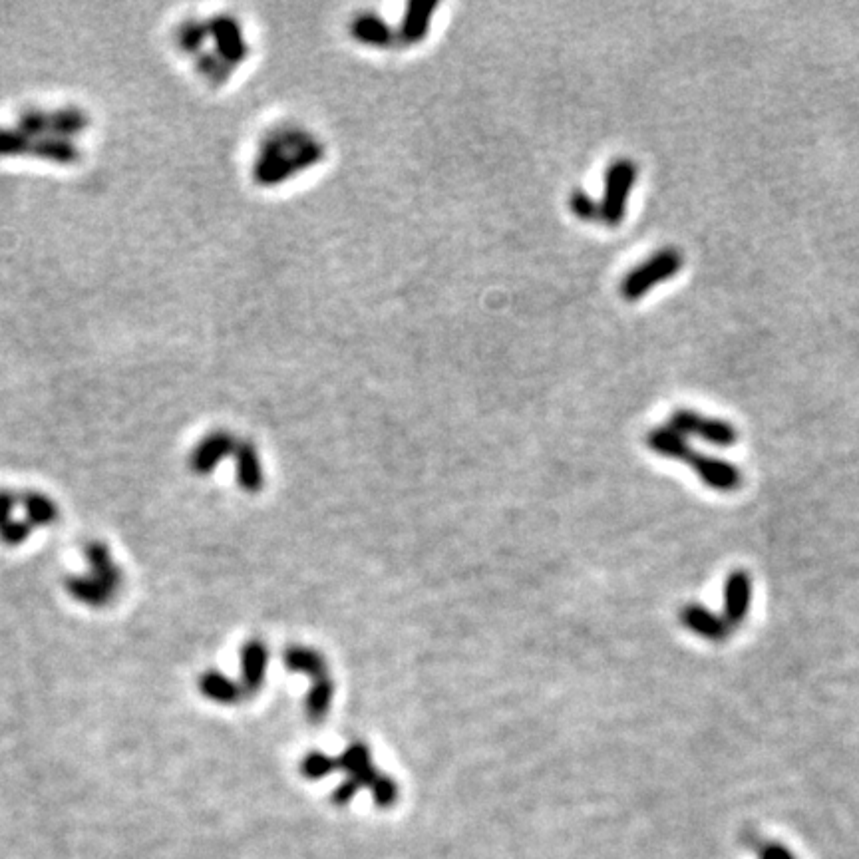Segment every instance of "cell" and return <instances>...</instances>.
<instances>
[{
    "label": "cell",
    "mask_w": 859,
    "mask_h": 859,
    "mask_svg": "<svg viewBox=\"0 0 859 859\" xmlns=\"http://www.w3.org/2000/svg\"><path fill=\"white\" fill-rule=\"evenodd\" d=\"M173 50L205 86L223 88L253 54L251 32L231 12L187 14L173 26Z\"/></svg>",
    "instance_id": "cell-1"
},
{
    "label": "cell",
    "mask_w": 859,
    "mask_h": 859,
    "mask_svg": "<svg viewBox=\"0 0 859 859\" xmlns=\"http://www.w3.org/2000/svg\"><path fill=\"white\" fill-rule=\"evenodd\" d=\"M325 144L305 126L281 122L267 126L251 146L247 170L261 189L279 187L325 158Z\"/></svg>",
    "instance_id": "cell-2"
},
{
    "label": "cell",
    "mask_w": 859,
    "mask_h": 859,
    "mask_svg": "<svg viewBox=\"0 0 859 859\" xmlns=\"http://www.w3.org/2000/svg\"><path fill=\"white\" fill-rule=\"evenodd\" d=\"M683 267V253L675 247H665L633 267L621 281V295L627 301H639L657 285L673 279Z\"/></svg>",
    "instance_id": "cell-3"
},
{
    "label": "cell",
    "mask_w": 859,
    "mask_h": 859,
    "mask_svg": "<svg viewBox=\"0 0 859 859\" xmlns=\"http://www.w3.org/2000/svg\"><path fill=\"white\" fill-rule=\"evenodd\" d=\"M337 770H344L352 784L368 786L372 790L374 802L378 806H390L396 800L398 788L392 778L380 774L370 758V750L362 742H352L346 746L343 756L335 758Z\"/></svg>",
    "instance_id": "cell-4"
},
{
    "label": "cell",
    "mask_w": 859,
    "mask_h": 859,
    "mask_svg": "<svg viewBox=\"0 0 859 859\" xmlns=\"http://www.w3.org/2000/svg\"><path fill=\"white\" fill-rule=\"evenodd\" d=\"M637 181V166L629 158H619L609 164L603 175V197L601 205V221L609 227H617L625 221L629 197L633 185Z\"/></svg>",
    "instance_id": "cell-5"
},
{
    "label": "cell",
    "mask_w": 859,
    "mask_h": 859,
    "mask_svg": "<svg viewBox=\"0 0 859 859\" xmlns=\"http://www.w3.org/2000/svg\"><path fill=\"white\" fill-rule=\"evenodd\" d=\"M669 426L683 436H696L712 446L728 448L738 442V430L726 420L704 416L690 408H679L671 414Z\"/></svg>",
    "instance_id": "cell-6"
},
{
    "label": "cell",
    "mask_w": 859,
    "mask_h": 859,
    "mask_svg": "<svg viewBox=\"0 0 859 859\" xmlns=\"http://www.w3.org/2000/svg\"><path fill=\"white\" fill-rule=\"evenodd\" d=\"M685 464H688L696 476L700 478V482L712 490L718 492H734L740 488L742 484V474L740 470L720 458L714 456H706V454H698V452H690Z\"/></svg>",
    "instance_id": "cell-7"
},
{
    "label": "cell",
    "mask_w": 859,
    "mask_h": 859,
    "mask_svg": "<svg viewBox=\"0 0 859 859\" xmlns=\"http://www.w3.org/2000/svg\"><path fill=\"white\" fill-rule=\"evenodd\" d=\"M237 444L239 442L229 432H213L205 436L189 456L191 470L201 476L213 472L223 458L235 454Z\"/></svg>",
    "instance_id": "cell-8"
},
{
    "label": "cell",
    "mask_w": 859,
    "mask_h": 859,
    "mask_svg": "<svg viewBox=\"0 0 859 859\" xmlns=\"http://www.w3.org/2000/svg\"><path fill=\"white\" fill-rule=\"evenodd\" d=\"M752 605V577L738 569L732 571L724 583V619L734 629L750 613Z\"/></svg>",
    "instance_id": "cell-9"
},
{
    "label": "cell",
    "mask_w": 859,
    "mask_h": 859,
    "mask_svg": "<svg viewBox=\"0 0 859 859\" xmlns=\"http://www.w3.org/2000/svg\"><path fill=\"white\" fill-rule=\"evenodd\" d=\"M350 36L366 46L376 48H390L398 42V32L390 26L388 20H384L380 14L374 12H362L348 24Z\"/></svg>",
    "instance_id": "cell-10"
},
{
    "label": "cell",
    "mask_w": 859,
    "mask_h": 859,
    "mask_svg": "<svg viewBox=\"0 0 859 859\" xmlns=\"http://www.w3.org/2000/svg\"><path fill=\"white\" fill-rule=\"evenodd\" d=\"M436 10H438L436 0H410L398 28V40L402 44L422 42L430 32Z\"/></svg>",
    "instance_id": "cell-11"
},
{
    "label": "cell",
    "mask_w": 859,
    "mask_h": 859,
    "mask_svg": "<svg viewBox=\"0 0 859 859\" xmlns=\"http://www.w3.org/2000/svg\"><path fill=\"white\" fill-rule=\"evenodd\" d=\"M681 621L687 627L688 631H692L694 635L712 641V643H722L730 637L732 627L728 625V621L724 617L714 615L712 611H708L702 605L690 603L683 611H681Z\"/></svg>",
    "instance_id": "cell-12"
},
{
    "label": "cell",
    "mask_w": 859,
    "mask_h": 859,
    "mask_svg": "<svg viewBox=\"0 0 859 859\" xmlns=\"http://www.w3.org/2000/svg\"><path fill=\"white\" fill-rule=\"evenodd\" d=\"M84 555L86 561L90 565L88 575H92L96 581H100L104 587H108L112 593L118 595V591L122 589V571L116 565L108 545H104L102 541H90L84 547Z\"/></svg>",
    "instance_id": "cell-13"
},
{
    "label": "cell",
    "mask_w": 859,
    "mask_h": 859,
    "mask_svg": "<svg viewBox=\"0 0 859 859\" xmlns=\"http://www.w3.org/2000/svg\"><path fill=\"white\" fill-rule=\"evenodd\" d=\"M235 466H237V484L249 492V494H257L263 488V466H261V458L257 448L243 440L237 444L235 450Z\"/></svg>",
    "instance_id": "cell-14"
},
{
    "label": "cell",
    "mask_w": 859,
    "mask_h": 859,
    "mask_svg": "<svg viewBox=\"0 0 859 859\" xmlns=\"http://www.w3.org/2000/svg\"><path fill=\"white\" fill-rule=\"evenodd\" d=\"M269 651L261 641H249L241 649V665H243V690L247 694H255L263 687L267 673Z\"/></svg>",
    "instance_id": "cell-15"
},
{
    "label": "cell",
    "mask_w": 859,
    "mask_h": 859,
    "mask_svg": "<svg viewBox=\"0 0 859 859\" xmlns=\"http://www.w3.org/2000/svg\"><path fill=\"white\" fill-rule=\"evenodd\" d=\"M66 591L72 599L78 603H84L88 607H106L116 599V593H112L108 587H104L100 581H96L92 575H74L66 579Z\"/></svg>",
    "instance_id": "cell-16"
},
{
    "label": "cell",
    "mask_w": 859,
    "mask_h": 859,
    "mask_svg": "<svg viewBox=\"0 0 859 859\" xmlns=\"http://www.w3.org/2000/svg\"><path fill=\"white\" fill-rule=\"evenodd\" d=\"M647 446L663 456V458H671V460H679L685 462L688 454L692 452L690 444H688L687 436H683L681 432L673 430L669 424L667 426H659L655 430H651L647 434Z\"/></svg>",
    "instance_id": "cell-17"
},
{
    "label": "cell",
    "mask_w": 859,
    "mask_h": 859,
    "mask_svg": "<svg viewBox=\"0 0 859 859\" xmlns=\"http://www.w3.org/2000/svg\"><path fill=\"white\" fill-rule=\"evenodd\" d=\"M283 663L289 671L303 673V675L311 677L313 683L323 679V677H329L325 657L321 653H317L315 649H309V647H289L283 653Z\"/></svg>",
    "instance_id": "cell-18"
},
{
    "label": "cell",
    "mask_w": 859,
    "mask_h": 859,
    "mask_svg": "<svg viewBox=\"0 0 859 859\" xmlns=\"http://www.w3.org/2000/svg\"><path fill=\"white\" fill-rule=\"evenodd\" d=\"M199 690L203 696H207L209 700L219 702V704H235L245 694L243 685H235L233 681H229L227 677H223L217 671H207L199 679Z\"/></svg>",
    "instance_id": "cell-19"
},
{
    "label": "cell",
    "mask_w": 859,
    "mask_h": 859,
    "mask_svg": "<svg viewBox=\"0 0 859 859\" xmlns=\"http://www.w3.org/2000/svg\"><path fill=\"white\" fill-rule=\"evenodd\" d=\"M22 506L26 512V521L32 527L38 525H52L58 519V506L54 504V500H50L48 496L40 494V492H28L22 498Z\"/></svg>",
    "instance_id": "cell-20"
},
{
    "label": "cell",
    "mask_w": 859,
    "mask_h": 859,
    "mask_svg": "<svg viewBox=\"0 0 859 859\" xmlns=\"http://www.w3.org/2000/svg\"><path fill=\"white\" fill-rule=\"evenodd\" d=\"M335 698V683L331 681V677H323L319 681L313 683V687L309 690L307 696V714L313 722H321L327 712L331 710Z\"/></svg>",
    "instance_id": "cell-21"
},
{
    "label": "cell",
    "mask_w": 859,
    "mask_h": 859,
    "mask_svg": "<svg viewBox=\"0 0 859 859\" xmlns=\"http://www.w3.org/2000/svg\"><path fill=\"white\" fill-rule=\"evenodd\" d=\"M569 209L581 221H601V205L585 189L571 191Z\"/></svg>",
    "instance_id": "cell-22"
},
{
    "label": "cell",
    "mask_w": 859,
    "mask_h": 859,
    "mask_svg": "<svg viewBox=\"0 0 859 859\" xmlns=\"http://www.w3.org/2000/svg\"><path fill=\"white\" fill-rule=\"evenodd\" d=\"M337 770V766H335V758H331V756H327V754H323V752H311L305 760H303V764H301V772L307 776V778H311V780H319V778H325V776H329L331 772H335Z\"/></svg>",
    "instance_id": "cell-23"
},
{
    "label": "cell",
    "mask_w": 859,
    "mask_h": 859,
    "mask_svg": "<svg viewBox=\"0 0 859 859\" xmlns=\"http://www.w3.org/2000/svg\"><path fill=\"white\" fill-rule=\"evenodd\" d=\"M758 859H798L786 846L778 842H762L758 846Z\"/></svg>",
    "instance_id": "cell-24"
},
{
    "label": "cell",
    "mask_w": 859,
    "mask_h": 859,
    "mask_svg": "<svg viewBox=\"0 0 859 859\" xmlns=\"http://www.w3.org/2000/svg\"><path fill=\"white\" fill-rule=\"evenodd\" d=\"M14 506H16V496L8 490H0V531L8 527L12 521H16L12 517Z\"/></svg>",
    "instance_id": "cell-25"
}]
</instances>
